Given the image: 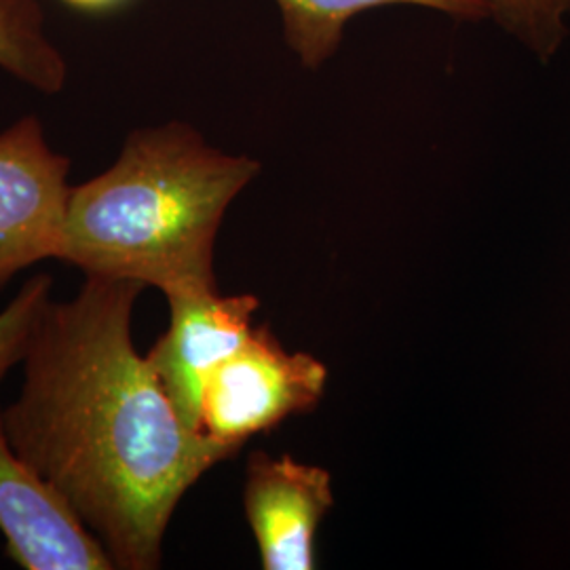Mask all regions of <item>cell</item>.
Masks as SVG:
<instances>
[{
	"label": "cell",
	"instance_id": "obj_1",
	"mask_svg": "<svg viewBox=\"0 0 570 570\" xmlns=\"http://www.w3.org/2000/svg\"><path fill=\"white\" fill-rule=\"evenodd\" d=\"M146 285L87 275L51 301L23 355L20 397L4 410L11 446L96 534L115 569L155 570L184 494L239 450L186 428L134 346Z\"/></svg>",
	"mask_w": 570,
	"mask_h": 570
},
{
	"label": "cell",
	"instance_id": "obj_2",
	"mask_svg": "<svg viewBox=\"0 0 570 570\" xmlns=\"http://www.w3.org/2000/svg\"><path fill=\"white\" fill-rule=\"evenodd\" d=\"M258 174L256 159L212 146L188 122L136 129L115 164L70 188L60 261L165 296L218 289L226 209Z\"/></svg>",
	"mask_w": 570,
	"mask_h": 570
},
{
	"label": "cell",
	"instance_id": "obj_3",
	"mask_svg": "<svg viewBox=\"0 0 570 570\" xmlns=\"http://www.w3.org/2000/svg\"><path fill=\"white\" fill-rule=\"evenodd\" d=\"M327 367L308 353H287L266 326L254 327L244 345L207 376L202 431L242 450L258 433L320 404Z\"/></svg>",
	"mask_w": 570,
	"mask_h": 570
},
{
	"label": "cell",
	"instance_id": "obj_4",
	"mask_svg": "<svg viewBox=\"0 0 570 570\" xmlns=\"http://www.w3.org/2000/svg\"><path fill=\"white\" fill-rule=\"evenodd\" d=\"M70 159L53 150L37 115L0 131V289L41 261H60Z\"/></svg>",
	"mask_w": 570,
	"mask_h": 570
},
{
	"label": "cell",
	"instance_id": "obj_5",
	"mask_svg": "<svg viewBox=\"0 0 570 570\" xmlns=\"http://www.w3.org/2000/svg\"><path fill=\"white\" fill-rule=\"evenodd\" d=\"M0 532L9 558L26 570H112L96 534L41 473L28 465L0 407Z\"/></svg>",
	"mask_w": 570,
	"mask_h": 570
},
{
	"label": "cell",
	"instance_id": "obj_6",
	"mask_svg": "<svg viewBox=\"0 0 570 570\" xmlns=\"http://www.w3.org/2000/svg\"><path fill=\"white\" fill-rule=\"evenodd\" d=\"M169 327L146 355L184 425L202 431L207 376L230 357L254 330L258 298L223 296L218 289L165 296Z\"/></svg>",
	"mask_w": 570,
	"mask_h": 570
},
{
	"label": "cell",
	"instance_id": "obj_7",
	"mask_svg": "<svg viewBox=\"0 0 570 570\" xmlns=\"http://www.w3.org/2000/svg\"><path fill=\"white\" fill-rule=\"evenodd\" d=\"M245 478V515L263 569H315V532L334 505L326 469L254 452Z\"/></svg>",
	"mask_w": 570,
	"mask_h": 570
},
{
	"label": "cell",
	"instance_id": "obj_8",
	"mask_svg": "<svg viewBox=\"0 0 570 570\" xmlns=\"http://www.w3.org/2000/svg\"><path fill=\"white\" fill-rule=\"evenodd\" d=\"M287 49L306 70H317L332 60L345 41L348 21L381 7H414L450 20H489L487 0H275Z\"/></svg>",
	"mask_w": 570,
	"mask_h": 570
},
{
	"label": "cell",
	"instance_id": "obj_9",
	"mask_svg": "<svg viewBox=\"0 0 570 570\" xmlns=\"http://www.w3.org/2000/svg\"><path fill=\"white\" fill-rule=\"evenodd\" d=\"M0 70L45 96L66 89L68 60L39 0H0Z\"/></svg>",
	"mask_w": 570,
	"mask_h": 570
},
{
	"label": "cell",
	"instance_id": "obj_10",
	"mask_svg": "<svg viewBox=\"0 0 570 570\" xmlns=\"http://www.w3.org/2000/svg\"><path fill=\"white\" fill-rule=\"evenodd\" d=\"M489 20L539 61L560 53L570 35V0H487Z\"/></svg>",
	"mask_w": 570,
	"mask_h": 570
},
{
	"label": "cell",
	"instance_id": "obj_11",
	"mask_svg": "<svg viewBox=\"0 0 570 570\" xmlns=\"http://www.w3.org/2000/svg\"><path fill=\"white\" fill-rule=\"evenodd\" d=\"M53 279L49 275H35L21 285L18 296L0 311V383L11 367L23 362L32 334L51 298Z\"/></svg>",
	"mask_w": 570,
	"mask_h": 570
},
{
	"label": "cell",
	"instance_id": "obj_12",
	"mask_svg": "<svg viewBox=\"0 0 570 570\" xmlns=\"http://www.w3.org/2000/svg\"><path fill=\"white\" fill-rule=\"evenodd\" d=\"M79 11H87V13H108L122 7L129 0H61Z\"/></svg>",
	"mask_w": 570,
	"mask_h": 570
}]
</instances>
